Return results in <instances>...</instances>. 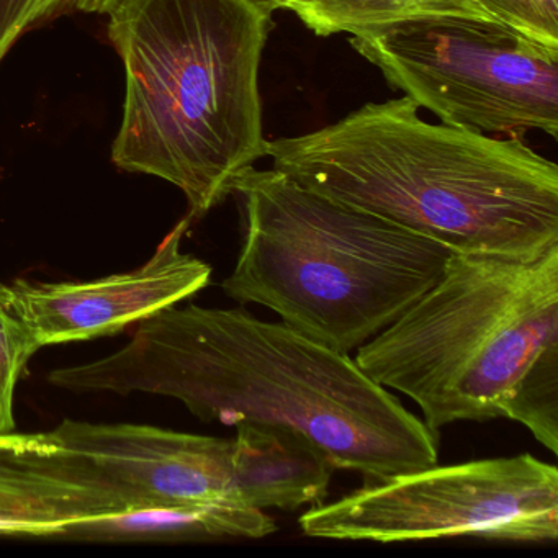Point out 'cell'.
<instances>
[{
	"label": "cell",
	"mask_w": 558,
	"mask_h": 558,
	"mask_svg": "<svg viewBox=\"0 0 558 558\" xmlns=\"http://www.w3.org/2000/svg\"><path fill=\"white\" fill-rule=\"evenodd\" d=\"M303 534L380 544L476 537L558 538V470L531 453L424 466L365 485L299 519Z\"/></svg>",
	"instance_id": "8"
},
{
	"label": "cell",
	"mask_w": 558,
	"mask_h": 558,
	"mask_svg": "<svg viewBox=\"0 0 558 558\" xmlns=\"http://www.w3.org/2000/svg\"><path fill=\"white\" fill-rule=\"evenodd\" d=\"M276 171L457 254L534 260L558 244V168L518 136L433 125L408 99L267 142Z\"/></svg>",
	"instance_id": "2"
},
{
	"label": "cell",
	"mask_w": 558,
	"mask_h": 558,
	"mask_svg": "<svg viewBox=\"0 0 558 558\" xmlns=\"http://www.w3.org/2000/svg\"><path fill=\"white\" fill-rule=\"evenodd\" d=\"M256 4L263 5L267 11H292L293 5L296 4V0H254Z\"/></svg>",
	"instance_id": "17"
},
{
	"label": "cell",
	"mask_w": 558,
	"mask_h": 558,
	"mask_svg": "<svg viewBox=\"0 0 558 558\" xmlns=\"http://www.w3.org/2000/svg\"><path fill=\"white\" fill-rule=\"evenodd\" d=\"M76 393L174 398L205 423L283 427L365 480L433 466L439 436L349 354L244 310L169 306L107 357L54 368Z\"/></svg>",
	"instance_id": "1"
},
{
	"label": "cell",
	"mask_w": 558,
	"mask_h": 558,
	"mask_svg": "<svg viewBox=\"0 0 558 558\" xmlns=\"http://www.w3.org/2000/svg\"><path fill=\"white\" fill-rule=\"evenodd\" d=\"M189 227L187 217L179 221L138 269L93 282L15 280L5 299L41 348L117 335L208 286L211 267L181 250Z\"/></svg>",
	"instance_id": "9"
},
{
	"label": "cell",
	"mask_w": 558,
	"mask_h": 558,
	"mask_svg": "<svg viewBox=\"0 0 558 558\" xmlns=\"http://www.w3.org/2000/svg\"><path fill=\"white\" fill-rule=\"evenodd\" d=\"M351 47L446 125L557 138L558 50L511 28L460 15L411 19L352 35Z\"/></svg>",
	"instance_id": "7"
},
{
	"label": "cell",
	"mask_w": 558,
	"mask_h": 558,
	"mask_svg": "<svg viewBox=\"0 0 558 558\" xmlns=\"http://www.w3.org/2000/svg\"><path fill=\"white\" fill-rule=\"evenodd\" d=\"M122 0H0V63L31 32L64 15H109Z\"/></svg>",
	"instance_id": "15"
},
{
	"label": "cell",
	"mask_w": 558,
	"mask_h": 558,
	"mask_svg": "<svg viewBox=\"0 0 558 558\" xmlns=\"http://www.w3.org/2000/svg\"><path fill=\"white\" fill-rule=\"evenodd\" d=\"M234 439L64 420L48 436L123 511L247 506L295 511L328 496L336 466L305 436L241 423Z\"/></svg>",
	"instance_id": "6"
},
{
	"label": "cell",
	"mask_w": 558,
	"mask_h": 558,
	"mask_svg": "<svg viewBox=\"0 0 558 558\" xmlns=\"http://www.w3.org/2000/svg\"><path fill=\"white\" fill-rule=\"evenodd\" d=\"M302 2H303V0H296V4L295 5L302 4ZM295 5H293V8H295Z\"/></svg>",
	"instance_id": "18"
},
{
	"label": "cell",
	"mask_w": 558,
	"mask_h": 558,
	"mask_svg": "<svg viewBox=\"0 0 558 558\" xmlns=\"http://www.w3.org/2000/svg\"><path fill=\"white\" fill-rule=\"evenodd\" d=\"M122 512L48 433H0V535L51 538L74 522Z\"/></svg>",
	"instance_id": "10"
},
{
	"label": "cell",
	"mask_w": 558,
	"mask_h": 558,
	"mask_svg": "<svg viewBox=\"0 0 558 558\" xmlns=\"http://www.w3.org/2000/svg\"><path fill=\"white\" fill-rule=\"evenodd\" d=\"M489 22L558 50V0H472Z\"/></svg>",
	"instance_id": "16"
},
{
	"label": "cell",
	"mask_w": 558,
	"mask_h": 558,
	"mask_svg": "<svg viewBox=\"0 0 558 558\" xmlns=\"http://www.w3.org/2000/svg\"><path fill=\"white\" fill-rule=\"evenodd\" d=\"M272 15L254 0H122L109 14L126 74L113 165L175 185L191 221L267 156L259 70Z\"/></svg>",
	"instance_id": "3"
},
{
	"label": "cell",
	"mask_w": 558,
	"mask_h": 558,
	"mask_svg": "<svg viewBox=\"0 0 558 558\" xmlns=\"http://www.w3.org/2000/svg\"><path fill=\"white\" fill-rule=\"evenodd\" d=\"M243 246L223 292L349 354L433 289L453 251L380 215L303 187L269 169L234 185Z\"/></svg>",
	"instance_id": "4"
},
{
	"label": "cell",
	"mask_w": 558,
	"mask_h": 558,
	"mask_svg": "<svg viewBox=\"0 0 558 558\" xmlns=\"http://www.w3.org/2000/svg\"><path fill=\"white\" fill-rule=\"evenodd\" d=\"M38 349L40 342L9 305L5 283L0 282V433L15 429V390L25 365Z\"/></svg>",
	"instance_id": "14"
},
{
	"label": "cell",
	"mask_w": 558,
	"mask_h": 558,
	"mask_svg": "<svg viewBox=\"0 0 558 558\" xmlns=\"http://www.w3.org/2000/svg\"><path fill=\"white\" fill-rule=\"evenodd\" d=\"M502 417L518 421L542 446L558 452V342L531 362L506 401Z\"/></svg>",
	"instance_id": "13"
},
{
	"label": "cell",
	"mask_w": 558,
	"mask_h": 558,
	"mask_svg": "<svg viewBox=\"0 0 558 558\" xmlns=\"http://www.w3.org/2000/svg\"><path fill=\"white\" fill-rule=\"evenodd\" d=\"M277 524L264 509L234 505L135 509L74 522L51 538L77 542H210L263 538Z\"/></svg>",
	"instance_id": "11"
},
{
	"label": "cell",
	"mask_w": 558,
	"mask_h": 558,
	"mask_svg": "<svg viewBox=\"0 0 558 558\" xmlns=\"http://www.w3.org/2000/svg\"><path fill=\"white\" fill-rule=\"evenodd\" d=\"M290 12L318 37L355 35L397 22L439 15L489 22L472 0H303Z\"/></svg>",
	"instance_id": "12"
},
{
	"label": "cell",
	"mask_w": 558,
	"mask_h": 558,
	"mask_svg": "<svg viewBox=\"0 0 558 558\" xmlns=\"http://www.w3.org/2000/svg\"><path fill=\"white\" fill-rule=\"evenodd\" d=\"M558 342V244L534 260L453 254L439 282L354 361L420 407L424 424L502 417L538 352Z\"/></svg>",
	"instance_id": "5"
}]
</instances>
